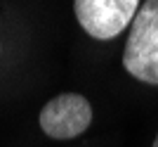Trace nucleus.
<instances>
[{"mask_svg":"<svg viewBox=\"0 0 158 147\" xmlns=\"http://www.w3.org/2000/svg\"><path fill=\"white\" fill-rule=\"evenodd\" d=\"M92 123V107L83 95L64 93L47 102L40 112V128L54 140H71Z\"/></svg>","mask_w":158,"mask_h":147,"instance_id":"nucleus-3","label":"nucleus"},{"mask_svg":"<svg viewBox=\"0 0 158 147\" xmlns=\"http://www.w3.org/2000/svg\"><path fill=\"white\" fill-rule=\"evenodd\" d=\"M123 67L135 78L158 86V0H146L132 19Z\"/></svg>","mask_w":158,"mask_h":147,"instance_id":"nucleus-1","label":"nucleus"},{"mask_svg":"<svg viewBox=\"0 0 158 147\" xmlns=\"http://www.w3.org/2000/svg\"><path fill=\"white\" fill-rule=\"evenodd\" d=\"M153 147H158V135H156V140H153Z\"/></svg>","mask_w":158,"mask_h":147,"instance_id":"nucleus-4","label":"nucleus"},{"mask_svg":"<svg viewBox=\"0 0 158 147\" xmlns=\"http://www.w3.org/2000/svg\"><path fill=\"white\" fill-rule=\"evenodd\" d=\"M73 10L87 36L111 40L135 19L139 0H73Z\"/></svg>","mask_w":158,"mask_h":147,"instance_id":"nucleus-2","label":"nucleus"}]
</instances>
